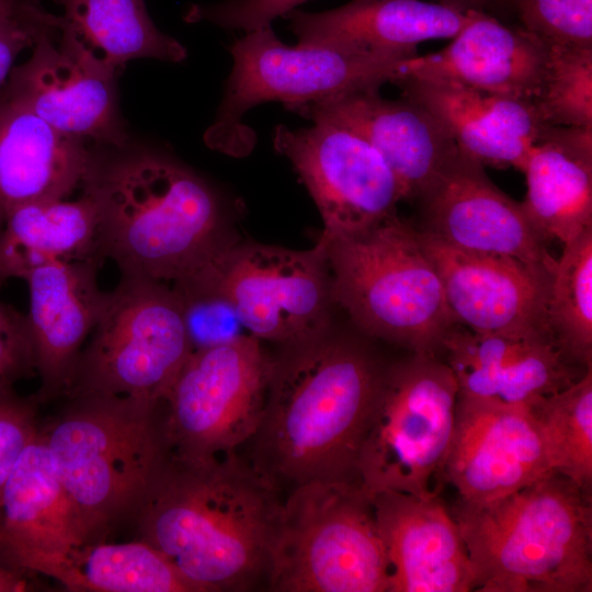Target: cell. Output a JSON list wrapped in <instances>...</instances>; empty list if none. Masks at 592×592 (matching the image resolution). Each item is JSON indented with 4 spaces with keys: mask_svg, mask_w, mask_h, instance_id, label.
Segmentation results:
<instances>
[{
    "mask_svg": "<svg viewBox=\"0 0 592 592\" xmlns=\"http://www.w3.org/2000/svg\"><path fill=\"white\" fill-rule=\"evenodd\" d=\"M21 1L22 0H0V11L11 9L12 7L16 5Z\"/></svg>",
    "mask_w": 592,
    "mask_h": 592,
    "instance_id": "41",
    "label": "cell"
},
{
    "mask_svg": "<svg viewBox=\"0 0 592 592\" xmlns=\"http://www.w3.org/2000/svg\"><path fill=\"white\" fill-rule=\"evenodd\" d=\"M473 13L426 0H351L321 12L294 9L283 18L300 44L411 58L422 42L454 37Z\"/></svg>",
    "mask_w": 592,
    "mask_h": 592,
    "instance_id": "24",
    "label": "cell"
},
{
    "mask_svg": "<svg viewBox=\"0 0 592 592\" xmlns=\"http://www.w3.org/2000/svg\"><path fill=\"white\" fill-rule=\"evenodd\" d=\"M232 69L206 144L239 156L240 119L252 107L277 101L298 106L392 82L408 59L331 45H286L272 25L246 32L229 46Z\"/></svg>",
    "mask_w": 592,
    "mask_h": 592,
    "instance_id": "10",
    "label": "cell"
},
{
    "mask_svg": "<svg viewBox=\"0 0 592 592\" xmlns=\"http://www.w3.org/2000/svg\"><path fill=\"white\" fill-rule=\"evenodd\" d=\"M452 371L458 397L527 409L582 376L548 337L496 341L473 365Z\"/></svg>",
    "mask_w": 592,
    "mask_h": 592,
    "instance_id": "28",
    "label": "cell"
},
{
    "mask_svg": "<svg viewBox=\"0 0 592 592\" xmlns=\"http://www.w3.org/2000/svg\"><path fill=\"white\" fill-rule=\"evenodd\" d=\"M43 34L31 56L14 66L3 89L57 130L105 148L129 145L116 75Z\"/></svg>",
    "mask_w": 592,
    "mask_h": 592,
    "instance_id": "17",
    "label": "cell"
},
{
    "mask_svg": "<svg viewBox=\"0 0 592 592\" xmlns=\"http://www.w3.org/2000/svg\"><path fill=\"white\" fill-rule=\"evenodd\" d=\"M458 385L434 354L385 369L357 460V478L382 491L439 497L456 421Z\"/></svg>",
    "mask_w": 592,
    "mask_h": 592,
    "instance_id": "8",
    "label": "cell"
},
{
    "mask_svg": "<svg viewBox=\"0 0 592 592\" xmlns=\"http://www.w3.org/2000/svg\"><path fill=\"white\" fill-rule=\"evenodd\" d=\"M39 397H22L13 388L0 390V497L20 456L39 430Z\"/></svg>",
    "mask_w": 592,
    "mask_h": 592,
    "instance_id": "36",
    "label": "cell"
},
{
    "mask_svg": "<svg viewBox=\"0 0 592 592\" xmlns=\"http://www.w3.org/2000/svg\"><path fill=\"white\" fill-rule=\"evenodd\" d=\"M39 426L56 473L90 543L135 517L169 456L163 402L86 396Z\"/></svg>",
    "mask_w": 592,
    "mask_h": 592,
    "instance_id": "5",
    "label": "cell"
},
{
    "mask_svg": "<svg viewBox=\"0 0 592 592\" xmlns=\"http://www.w3.org/2000/svg\"><path fill=\"white\" fill-rule=\"evenodd\" d=\"M544 432L553 467L590 492L592 482V369L532 409Z\"/></svg>",
    "mask_w": 592,
    "mask_h": 592,
    "instance_id": "32",
    "label": "cell"
},
{
    "mask_svg": "<svg viewBox=\"0 0 592 592\" xmlns=\"http://www.w3.org/2000/svg\"><path fill=\"white\" fill-rule=\"evenodd\" d=\"M273 145L307 187L322 235L365 231L396 215L400 184L380 153L358 133L330 119L305 128L275 127Z\"/></svg>",
    "mask_w": 592,
    "mask_h": 592,
    "instance_id": "13",
    "label": "cell"
},
{
    "mask_svg": "<svg viewBox=\"0 0 592 592\" xmlns=\"http://www.w3.org/2000/svg\"><path fill=\"white\" fill-rule=\"evenodd\" d=\"M326 242L331 296L366 333L434 354L456 325L419 230L397 215Z\"/></svg>",
    "mask_w": 592,
    "mask_h": 592,
    "instance_id": "6",
    "label": "cell"
},
{
    "mask_svg": "<svg viewBox=\"0 0 592 592\" xmlns=\"http://www.w3.org/2000/svg\"><path fill=\"white\" fill-rule=\"evenodd\" d=\"M36 373L34 345L25 315L0 301V390Z\"/></svg>",
    "mask_w": 592,
    "mask_h": 592,
    "instance_id": "38",
    "label": "cell"
},
{
    "mask_svg": "<svg viewBox=\"0 0 592 592\" xmlns=\"http://www.w3.org/2000/svg\"><path fill=\"white\" fill-rule=\"evenodd\" d=\"M451 39L439 52L406 59L398 77L441 80L530 101L537 98L549 54V46L537 37L490 13L474 11Z\"/></svg>",
    "mask_w": 592,
    "mask_h": 592,
    "instance_id": "20",
    "label": "cell"
},
{
    "mask_svg": "<svg viewBox=\"0 0 592 592\" xmlns=\"http://www.w3.org/2000/svg\"><path fill=\"white\" fill-rule=\"evenodd\" d=\"M555 473L542 426L531 409L458 397L444 480L458 502L481 506Z\"/></svg>",
    "mask_w": 592,
    "mask_h": 592,
    "instance_id": "14",
    "label": "cell"
},
{
    "mask_svg": "<svg viewBox=\"0 0 592 592\" xmlns=\"http://www.w3.org/2000/svg\"><path fill=\"white\" fill-rule=\"evenodd\" d=\"M90 543L39 434L13 467L0 497V565L25 573L37 558Z\"/></svg>",
    "mask_w": 592,
    "mask_h": 592,
    "instance_id": "23",
    "label": "cell"
},
{
    "mask_svg": "<svg viewBox=\"0 0 592 592\" xmlns=\"http://www.w3.org/2000/svg\"><path fill=\"white\" fill-rule=\"evenodd\" d=\"M59 15L45 11L35 0H22L0 11V89L5 84L18 56L32 48L45 33L59 30Z\"/></svg>",
    "mask_w": 592,
    "mask_h": 592,
    "instance_id": "35",
    "label": "cell"
},
{
    "mask_svg": "<svg viewBox=\"0 0 592 592\" xmlns=\"http://www.w3.org/2000/svg\"><path fill=\"white\" fill-rule=\"evenodd\" d=\"M522 172V207L547 242L566 244L592 228V127L545 125Z\"/></svg>",
    "mask_w": 592,
    "mask_h": 592,
    "instance_id": "26",
    "label": "cell"
},
{
    "mask_svg": "<svg viewBox=\"0 0 592 592\" xmlns=\"http://www.w3.org/2000/svg\"><path fill=\"white\" fill-rule=\"evenodd\" d=\"M307 0H221L212 4H193L184 15L187 23L208 22L225 30L244 33L271 25L278 16Z\"/></svg>",
    "mask_w": 592,
    "mask_h": 592,
    "instance_id": "37",
    "label": "cell"
},
{
    "mask_svg": "<svg viewBox=\"0 0 592 592\" xmlns=\"http://www.w3.org/2000/svg\"><path fill=\"white\" fill-rule=\"evenodd\" d=\"M281 491L237 453L169 454L135 519L200 592L243 591L266 574Z\"/></svg>",
    "mask_w": 592,
    "mask_h": 592,
    "instance_id": "2",
    "label": "cell"
},
{
    "mask_svg": "<svg viewBox=\"0 0 592 592\" xmlns=\"http://www.w3.org/2000/svg\"><path fill=\"white\" fill-rule=\"evenodd\" d=\"M391 83L402 98L433 115L462 153L483 167L523 171L545 126L530 100L410 76H400Z\"/></svg>",
    "mask_w": 592,
    "mask_h": 592,
    "instance_id": "22",
    "label": "cell"
},
{
    "mask_svg": "<svg viewBox=\"0 0 592 592\" xmlns=\"http://www.w3.org/2000/svg\"><path fill=\"white\" fill-rule=\"evenodd\" d=\"M388 592H468L473 565L459 526L439 497L382 491L372 496Z\"/></svg>",
    "mask_w": 592,
    "mask_h": 592,
    "instance_id": "19",
    "label": "cell"
},
{
    "mask_svg": "<svg viewBox=\"0 0 592 592\" xmlns=\"http://www.w3.org/2000/svg\"><path fill=\"white\" fill-rule=\"evenodd\" d=\"M24 573L0 565V592H20L29 590Z\"/></svg>",
    "mask_w": 592,
    "mask_h": 592,
    "instance_id": "40",
    "label": "cell"
},
{
    "mask_svg": "<svg viewBox=\"0 0 592 592\" xmlns=\"http://www.w3.org/2000/svg\"><path fill=\"white\" fill-rule=\"evenodd\" d=\"M173 286L218 296L248 334L285 346L328 332L334 304L321 237L307 250L231 239Z\"/></svg>",
    "mask_w": 592,
    "mask_h": 592,
    "instance_id": "11",
    "label": "cell"
},
{
    "mask_svg": "<svg viewBox=\"0 0 592 592\" xmlns=\"http://www.w3.org/2000/svg\"><path fill=\"white\" fill-rule=\"evenodd\" d=\"M477 592H590V492L559 473L481 506L457 502Z\"/></svg>",
    "mask_w": 592,
    "mask_h": 592,
    "instance_id": "4",
    "label": "cell"
},
{
    "mask_svg": "<svg viewBox=\"0 0 592 592\" xmlns=\"http://www.w3.org/2000/svg\"><path fill=\"white\" fill-rule=\"evenodd\" d=\"M192 351L172 287L122 275L117 287L107 294L65 395L163 402Z\"/></svg>",
    "mask_w": 592,
    "mask_h": 592,
    "instance_id": "9",
    "label": "cell"
},
{
    "mask_svg": "<svg viewBox=\"0 0 592 592\" xmlns=\"http://www.w3.org/2000/svg\"><path fill=\"white\" fill-rule=\"evenodd\" d=\"M93 152L81 184L94 204L98 253L122 275L178 282L230 238L216 191L167 155L147 149Z\"/></svg>",
    "mask_w": 592,
    "mask_h": 592,
    "instance_id": "3",
    "label": "cell"
},
{
    "mask_svg": "<svg viewBox=\"0 0 592 592\" xmlns=\"http://www.w3.org/2000/svg\"><path fill=\"white\" fill-rule=\"evenodd\" d=\"M272 362L251 334L193 350L163 401L169 454L205 459L247 444L263 414Z\"/></svg>",
    "mask_w": 592,
    "mask_h": 592,
    "instance_id": "12",
    "label": "cell"
},
{
    "mask_svg": "<svg viewBox=\"0 0 592 592\" xmlns=\"http://www.w3.org/2000/svg\"><path fill=\"white\" fill-rule=\"evenodd\" d=\"M478 161L458 152L420 197L424 229L444 243L473 253L504 255L553 275L556 259L521 203L498 189Z\"/></svg>",
    "mask_w": 592,
    "mask_h": 592,
    "instance_id": "15",
    "label": "cell"
},
{
    "mask_svg": "<svg viewBox=\"0 0 592 592\" xmlns=\"http://www.w3.org/2000/svg\"><path fill=\"white\" fill-rule=\"evenodd\" d=\"M99 260H53L33 269L27 323L34 345L41 400L65 395L87 337L107 300L96 283Z\"/></svg>",
    "mask_w": 592,
    "mask_h": 592,
    "instance_id": "21",
    "label": "cell"
},
{
    "mask_svg": "<svg viewBox=\"0 0 592 592\" xmlns=\"http://www.w3.org/2000/svg\"><path fill=\"white\" fill-rule=\"evenodd\" d=\"M39 573L75 592H200L158 549L137 539L93 542L32 561Z\"/></svg>",
    "mask_w": 592,
    "mask_h": 592,
    "instance_id": "30",
    "label": "cell"
},
{
    "mask_svg": "<svg viewBox=\"0 0 592 592\" xmlns=\"http://www.w3.org/2000/svg\"><path fill=\"white\" fill-rule=\"evenodd\" d=\"M293 112L358 133L389 166L403 200H420L459 152L449 133L426 110L402 96L384 99L377 88L308 103Z\"/></svg>",
    "mask_w": 592,
    "mask_h": 592,
    "instance_id": "18",
    "label": "cell"
},
{
    "mask_svg": "<svg viewBox=\"0 0 592 592\" xmlns=\"http://www.w3.org/2000/svg\"><path fill=\"white\" fill-rule=\"evenodd\" d=\"M462 11H480L488 13L492 8L508 5V0H432Z\"/></svg>",
    "mask_w": 592,
    "mask_h": 592,
    "instance_id": "39",
    "label": "cell"
},
{
    "mask_svg": "<svg viewBox=\"0 0 592 592\" xmlns=\"http://www.w3.org/2000/svg\"><path fill=\"white\" fill-rule=\"evenodd\" d=\"M419 239L455 323L480 333L551 338L547 303L553 275L510 257L459 250L423 230Z\"/></svg>",
    "mask_w": 592,
    "mask_h": 592,
    "instance_id": "16",
    "label": "cell"
},
{
    "mask_svg": "<svg viewBox=\"0 0 592 592\" xmlns=\"http://www.w3.org/2000/svg\"><path fill=\"white\" fill-rule=\"evenodd\" d=\"M272 362L248 462L280 491L353 480L384 371L356 342L328 332Z\"/></svg>",
    "mask_w": 592,
    "mask_h": 592,
    "instance_id": "1",
    "label": "cell"
},
{
    "mask_svg": "<svg viewBox=\"0 0 592 592\" xmlns=\"http://www.w3.org/2000/svg\"><path fill=\"white\" fill-rule=\"evenodd\" d=\"M0 89V223L14 207L64 200L81 186L93 152Z\"/></svg>",
    "mask_w": 592,
    "mask_h": 592,
    "instance_id": "25",
    "label": "cell"
},
{
    "mask_svg": "<svg viewBox=\"0 0 592 592\" xmlns=\"http://www.w3.org/2000/svg\"><path fill=\"white\" fill-rule=\"evenodd\" d=\"M0 232V286L53 260H101L94 204L76 201L29 202L11 209Z\"/></svg>",
    "mask_w": 592,
    "mask_h": 592,
    "instance_id": "29",
    "label": "cell"
},
{
    "mask_svg": "<svg viewBox=\"0 0 592 592\" xmlns=\"http://www.w3.org/2000/svg\"><path fill=\"white\" fill-rule=\"evenodd\" d=\"M266 577L276 592H388L372 496L358 479L316 480L288 491Z\"/></svg>",
    "mask_w": 592,
    "mask_h": 592,
    "instance_id": "7",
    "label": "cell"
},
{
    "mask_svg": "<svg viewBox=\"0 0 592 592\" xmlns=\"http://www.w3.org/2000/svg\"><path fill=\"white\" fill-rule=\"evenodd\" d=\"M54 1L62 10L59 43L111 73L134 59L186 58L185 47L156 26L145 0Z\"/></svg>",
    "mask_w": 592,
    "mask_h": 592,
    "instance_id": "27",
    "label": "cell"
},
{
    "mask_svg": "<svg viewBox=\"0 0 592 592\" xmlns=\"http://www.w3.org/2000/svg\"><path fill=\"white\" fill-rule=\"evenodd\" d=\"M555 343L574 364L592 362V228L563 244L556 260L547 303Z\"/></svg>",
    "mask_w": 592,
    "mask_h": 592,
    "instance_id": "31",
    "label": "cell"
},
{
    "mask_svg": "<svg viewBox=\"0 0 592 592\" xmlns=\"http://www.w3.org/2000/svg\"><path fill=\"white\" fill-rule=\"evenodd\" d=\"M533 103L545 125L592 127V47L549 46Z\"/></svg>",
    "mask_w": 592,
    "mask_h": 592,
    "instance_id": "33",
    "label": "cell"
},
{
    "mask_svg": "<svg viewBox=\"0 0 592 592\" xmlns=\"http://www.w3.org/2000/svg\"><path fill=\"white\" fill-rule=\"evenodd\" d=\"M520 27L547 46L592 47V0H508Z\"/></svg>",
    "mask_w": 592,
    "mask_h": 592,
    "instance_id": "34",
    "label": "cell"
}]
</instances>
